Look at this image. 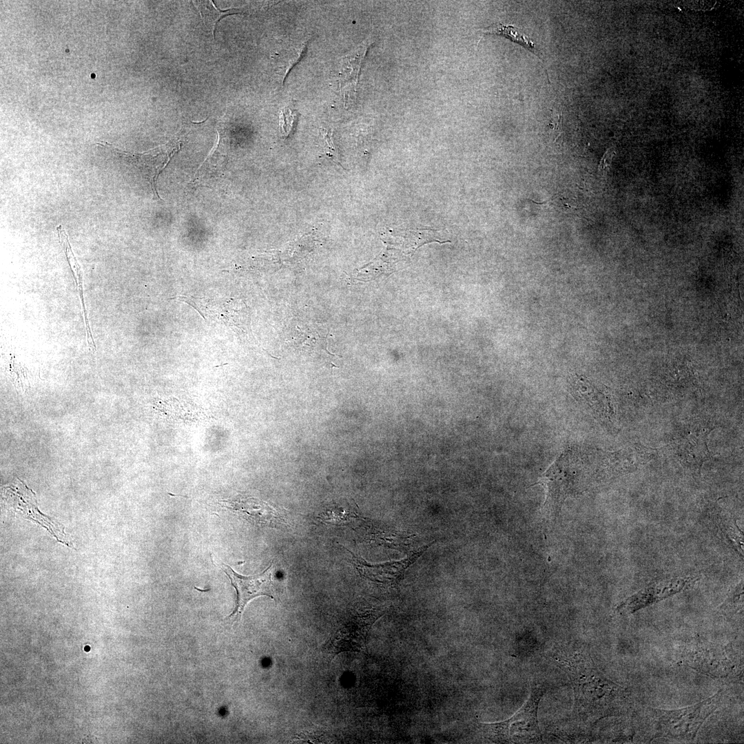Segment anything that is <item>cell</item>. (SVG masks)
<instances>
[{"instance_id":"obj_13","label":"cell","mask_w":744,"mask_h":744,"mask_svg":"<svg viewBox=\"0 0 744 744\" xmlns=\"http://www.w3.org/2000/svg\"><path fill=\"white\" fill-rule=\"evenodd\" d=\"M717 525L725 539L743 557V536L737 524L736 518L729 516H719Z\"/></svg>"},{"instance_id":"obj_9","label":"cell","mask_w":744,"mask_h":744,"mask_svg":"<svg viewBox=\"0 0 744 744\" xmlns=\"http://www.w3.org/2000/svg\"><path fill=\"white\" fill-rule=\"evenodd\" d=\"M223 506L254 525L276 528L286 522L285 517L279 510L258 499L224 501Z\"/></svg>"},{"instance_id":"obj_18","label":"cell","mask_w":744,"mask_h":744,"mask_svg":"<svg viewBox=\"0 0 744 744\" xmlns=\"http://www.w3.org/2000/svg\"><path fill=\"white\" fill-rule=\"evenodd\" d=\"M614 154L615 152L612 148L608 149L605 152L598 167V170L601 174H603L608 172Z\"/></svg>"},{"instance_id":"obj_16","label":"cell","mask_w":744,"mask_h":744,"mask_svg":"<svg viewBox=\"0 0 744 744\" xmlns=\"http://www.w3.org/2000/svg\"><path fill=\"white\" fill-rule=\"evenodd\" d=\"M324 141L325 142L324 151L326 154L337 163H340L338 151L333 143L331 132L327 129H320Z\"/></svg>"},{"instance_id":"obj_8","label":"cell","mask_w":744,"mask_h":744,"mask_svg":"<svg viewBox=\"0 0 744 744\" xmlns=\"http://www.w3.org/2000/svg\"><path fill=\"white\" fill-rule=\"evenodd\" d=\"M435 541L434 540L413 552H409L408 555L402 559L380 564L368 563L353 554L354 565L361 576L371 581L391 586L397 585L403 579L406 570Z\"/></svg>"},{"instance_id":"obj_15","label":"cell","mask_w":744,"mask_h":744,"mask_svg":"<svg viewBox=\"0 0 744 744\" xmlns=\"http://www.w3.org/2000/svg\"><path fill=\"white\" fill-rule=\"evenodd\" d=\"M743 581L734 588L721 606L723 610L736 612L743 608Z\"/></svg>"},{"instance_id":"obj_1","label":"cell","mask_w":744,"mask_h":744,"mask_svg":"<svg viewBox=\"0 0 744 744\" xmlns=\"http://www.w3.org/2000/svg\"><path fill=\"white\" fill-rule=\"evenodd\" d=\"M546 654L570 681L574 692L573 714L579 723L594 725L602 719L624 714L630 709L629 692L599 670L585 645L561 643Z\"/></svg>"},{"instance_id":"obj_11","label":"cell","mask_w":744,"mask_h":744,"mask_svg":"<svg viewBox=\"0 0 744 744\" xmlns=\"http://www.w3.org/2000/svg\"><path fill=\"white\" fill-rule=\"evenodd\" d=\"M571 390L575 398L586 403L599 416L607 417L610 414V402L606 395L587 380L575 376L571 382Z\"/></svg>"},{"instance_id":"obj_6","label":"cell","mask_w":744,"mask_h":744,"mask_svg":"<svg viewBox=\"0 0 744 744\" xmlns=\"http://www.w3.org/2000/svg\"><path fill=\"white\" fill-rule=\"evenodd\" d=\"M272 566L271 563L259 574L243 576L237 573L229 566L223 564L222 570L229 577L236 592V606L228 616L229 618L233 619L234 621H240L247 604L258 596L265 595L274 599L271 580Z\"/></svg>"},{"instance_id":"obj_2","label":"cell","mask_w":744,"mask_h":744,"mask_svg":"<svg viewBox=\"0 0 744 744\" xmlns=\"http://www.w3.org/2000/svg\"><path fill=\"white\" fill-rule=\"evenodd\" d=\"M721 690L696 704L676 710H648V724L652 738L665 737L692 741L705 722L719 707Z\"/></svg>"},{"instance_id":"obj_10","label":"cell","mask_w":744,"mask_h":744,"mask_svg":"<svg viewBox=\"0 0 744 744\" xmlns=\"http://www.w3.org/2000/svg\"><path fill=\"white\" fill-rule=\"evenodd\" d=\"M371 43L368 38L342 59L339 72L340 87L347 105H351L355 101L360 71Z\"/></svg>"},{"instance_id":"obj_3","label":"cell","mask_w":744,"mask_h":744,"mask_svg":"<svg viewBox=\"0 0 744 744\" xmlns=\"http://www.w3.org/2000/svg\"><path fill=\"white\" fill-rule=\"evenodd\" d=\"M546 691L542 684L531 685L528 699L509 719L497 723H481L482 730L490 740L509 743H536L541 741L537 710Z\"/></svg>"},{"instance_id":"obj_17","label":"cell","mask_w":744,"mask_h":744,"mask_svg":"<svg viewBox=\"0 0 744 744\" xmlns=\"http://www.w3.org/2000/svg\"><path fill=\"white\" fill-rule=\"evenodd\" d=\"M280 118V126L282 132L285 135H288L293 125V116L289 110H285L284 111H282Z\"/></svg>"},{"instance_id":"obj_4","label":"cell","mask_w":744,"mask_h":744,"mask_svg":"<svg viewBox=\"0 0 744 744\" xmlns=\"http://www.w3.org/2000/svg\"><path fill=\"white\" fill-rule=\"evenodd\" d=\"M583 470L576 451L568 448L540 477L535 484L542 485L546 491L545 505L554 508L561 506L570 496L581 489Z\"/></svg>"},{"instance_id":"obj_14","label":"cell","mask_w":744,"mask_h":744,"mask_svg":"<svg viewBox=\"0 0 744 744\" xmlns=\"http://www.w3.org/2000/svg\"><path fill=\"white\" fill-rule=\"evenodd\" d=\"M59 236L60 241H61V242L63 245V247L64 248L67 259L68 260V262H69V265L70 266L71 270L73 272L74 279H75V282H76V287L78 288V290L79 291V296L81 297V302H82V307H83V312H84L85 322H86L87 342H92L93 341V338H92V333L90 332V329L88 321H87V319L86 311H85V304H84L83 295V287H82L83 286L82 285V277H81V274L80 267H79V265L77 263V261L76 260L75 258L74 257V255H73V254L72 252V250L70 249V244H69L68 240L67 234L63 232V233H61V234H59Z\"/></svg>"},{"instance_id":"obj_5","label":"cell","mask_w":744,"mask_h":744,"mask_svg":"<svg viewBox=\"0 0 744 744\" xmlns=\"http://www.w3.org/2000/svg\"><path fill=\"white\" fill-rule=\"evenodd\" d=\"M683 660L691 668L713 677H731L742 671L741 661L732 650L707 645L686 649Z\"/></svg>"},{"instance_id":"obj_7","label":"cell","mask_w":744,"mask_h":744,"mask_svg":"<svg viewBox=\"0 0 744 744\" xmlns=\"http://www.w3.org/2000/svg\"><path fill=\"white\" fill-rule=\"evenodd\" d=\"M697 578L692 576L670 577L652 581L622 601L617 610L623 614L637 610L685 590L694 585Z\"/></svg>"},{"instance_id":"obj_12","label":"cell","mask_w":744,"mask_h":744,"mask_svg":"<svg viewBox=\"0 0 744 744\" xmlns=\"http://www.w3.org/2000/svg\"><path fill=\"white\" fill-rule=\"evenodd\" d=\"M480 30L486 34H493L505 37L512 41L521 45L543 61L541 53L537 49L535 44L528 35L517 27L513 25L499 23L493 24Z\"/></svg>"}]
</instances>
